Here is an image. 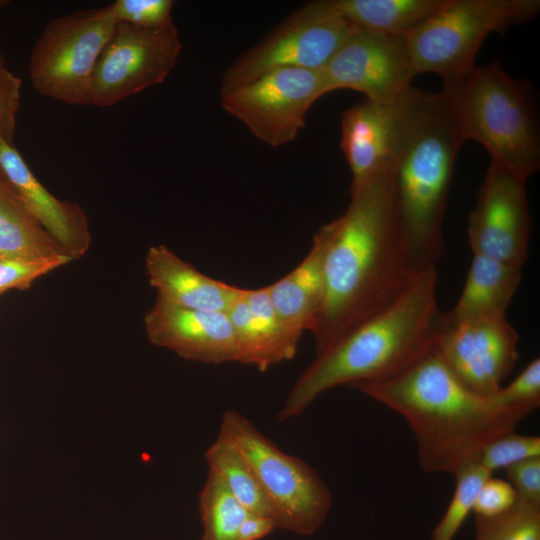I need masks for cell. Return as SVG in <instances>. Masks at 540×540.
I'll use <instances>...</instances> for the list:
<instances>
[{
  "mask_svg": "<svg viewBox=\"0 0 540 540\" xmlns=\"http://www.w3.org/2000/svg\"><path fill=\"white\" fill-rule=\"evenodd\" d=\"M349 192L348 208L331 221L323 301L310 330L316 354L388 306L415 276L404 263L392 159Z\"/></svg>",
  "mask_w": 540,
  "mask_h": 540,
  "instance_id": "6da1fadb",
  "label": "cell"
},
{
  "mask_svg": "<svg viewBox=\"0 0 540 540\" xmlns=\"http://www.w3.org/2000/svg\"><path fill=\"white\" fill-rule=\"evenodd\" d=\"M347 387L406 420L416 441L419 465L427 473L455 475L477 461L487 443L514 431L531 413L500 407L491 397L468 389L437 347L392 377Z\"/></svg>",
  "mask_w": 540,
  "mask_h": 540,
  "instance_id": "7a4b0ae2",
  "label": "cell"
},
{
  "mask_svg": "<svg viewBox=\"0 0 540 540\" xmlns=\"http://www.w3.org/2000/svg\"><path fill=\"white\" fill-rule=\"evenodd\" d=\"M450 103L411 86L395 103L390 157L404 263L411 275L436 266L443 218L462 146Z\"/></svg>",
  "mask_w": 540,
  "mask_h": 540,
  "instance_id": "3957f363",
  "label": "cell"
},
{
  "mask_svg": "<svg viewBox=\"0 0 540 540\" xmlns=\"http://www.w3.org/2000/svg\"><path fill=\"white\" fill-rule=\"evenodd\" d=\"M436 266L416 274L388 306L316 355L290 390L277 418L301 415L325 391L392 377L437 347L445 330Z\"/></svg>",
  "mask_w": 540,
  "mask_h": 540,
  "instance_id": "277c9868",
  "label": "cell"
},
{
  "mask_svg": "<svg viewBox=\"0 0 540 540\" xmlns=\"http://www.w3.org/2000/svg\"><path fill=\"white\" fill-rule=\"evenodd\" d=\"M459 138L479 143L491 162L527 181L540 167V133L528 84L494 61L464 80L443 85Z\"/></svg>",
  "mask_w": 540,
  "mask_h": 540,
  "instance_id": "5b68a950",
  "label": "cell"
},
{
  "mask_svg": "<svg viewBox=\"0 0 540 540\" xmlns=\"http://www.w3.org/2000/svg\"><path fill=\"white\" fill-rule=\"evenodd\" d=\"M539 11V0H443L406 35L416 74L435 73L443 85L459 83L476 68L491 33L528 22Z\"/></svg>",
  "mask_w": 540,
  "mask_h": 540,
  "instance_id": "8992f818",
  "label": "cell"
},
{
  "mask_svg": "<svg viewBox=\"0 0 540 540\" xmlns=\"http://www.w3.org/2000/svg\"><path fill=\"white\" fill-rule=\"evenodd\" d=\"M219 432L234 443L250 465L276 528L302 536L314 534L333 504L332 493L316 470L282 451L238 411L223 413Z\"/></svg>",
  "mask_w": 540,
  "mask_h": 540,
  "instance_id": "52a82bcc",
  "label": "cell"
},
{
  "mask_svg": "<svg viewBox=\"0 0 540 540\" xmlns=\"http://www.w3.org/2000/svg\"><path fill=\"white\" fill-rule=\"evenodd\" d=\"M116 24L109 4L50 20L29 57L37 93L65 104L89 105L92 75Z\"/></svg>",
  "mask_w": 540,
  "mask_h": 540,
  "instance_id": "ba28073f",
  "label": "cell"
},
{
  "mask_svg": "<svg viewBox=\"0 0 540 540\" xmlns=\"http://www.w3.org/2000/svg\"><path fill=\"white\" fill-rule=\"evenodd\" d=\"M351 29L332 0L307 3L243 52L225 70L220 93L279 69L321 70Z\"/></svg>",
  "mask_w": 540,
  "mask_h": 540,
  "instance_id": "9c48e42d",
  "label": "cell"
},
{
  "mask_svg": "<svg viewBox=\"0 0 540 540\" xmlns=\"http://www.w3.org/2000/svg\"><path fill=\"white\" fill-rule=\"evenodd\" d=\"M327 93L323 69L285 68L220 93V102L258 140L280 147L296 139L310 107Z\"/></svg>",
  "mask_w": 540,
  "mask_h": 540,
  "instance_id": "30bf717a",
  "label": "cell"
},
{
  "mask_svg": "<svg viewBox=\"0 0 540 540\" xmlns=\"http://www.w3.org/2000/svg\"><path fill=\"white\" fill-rule=\"evenodd\" d=\"M181 51L175 23L154 29L117 23L95 66L89 105L109 107L162 83Z\"/></svg>",
  "mask_w": 540,
  "mask_h": 540,
  "instance_id": "8fae6325",
  "label": "cell"
},
{
  "mask_svg": "<svg viewBox=\"0 0 540 540\" xmlns=\"http://www.w3.org/2000/svg\"><path fill=\"white\" fill-rule=\"evenodd\" d=\"M323 72L329 93L351 89L382 104L395 103L417 75L406 35L355 28Z\"/></svg>",
  "mask_w": 540,
  "mask_h": 540,
  "instance_id": "7c38bea8",
  "label": "cell"
},
{
  "mask_svg": "<svg viewBox=\"0 0 540 540\" xmlns=\"http://www.w3.org/2000/svg\"><path fill=\"white\" fill-rule=\"evenodd\" d=\"M525 183L490 163L468 219L473 254L523 267L532 227Z\"/></svg>",
  "mask_w": 540,
  "mask_h": 540,
  "instance_id": "4fadbf2b",
  "label": "cell"
},
{
  "mask_svg": "<svg viewBox=\"0 0 540 540\" xmlns=\"http://www.w3.org/2000/svg\"><path fill=\"white\" fill-rule=\"evenodd\" d=\"M445 327L437 344L444 362L471 391L494 395L518 359L517 331L506 317Z\"/></svg>",
  "mask_w": 540,
  "mask_h": 540,
  "instance_id": "5bb4252c",
  "label": "cell"
},
{
  "mask_svg": "<svg viewBox=\"0 0 540 540\" xmlns=\"http://www.w3.org/2000/svg\"><path fill=\"white\" fill-rule=\"evenodd\" d=\"M144 324L153 345L186 360L216 365L237 362V343L226 312L187 309L157 297Z\"/></svg>",
  "mask_w": 540,
  "mask_h": 540,
  "instance_id": "9a60e30c",
  "label": "cell"
},
{
  "mask_svg": "<svg viewBox=\"0 0 540 540\" xmlns=\"http://www.w3.org/2000/svg\"><path fill=\"white\" fill-rule=\"evenodd\" d=\"M0 168L32 214L71 259L84 256L92 236L82 207L52 195L34 176L14 144L0 142Z\"/></svg>",
  "mask_w": 540,
  "mask_h": 540,
  "instance_id": "2e32d148",
  "label": "cell"
},
{
  "mask_svg": "<svg viewBox=\"0 0 540 540\" xmlns=\"http://www.w3.org/2000/svg\"><path fill=\"white\" fill-rule=\"evenodd\" d=\"M233 327L237 362L265 371L295 357L298 344L283 328L268 285L244 289L226 312Z\"/></svg>",
  "mask_w": 540,
  "mask_h": 540,
  "instance_id": "e0dca14e",
  "label": "cell"
},
{
  "mask_svg": "<svg viewBox=\"0 0 540 540\" xmlns=\"http://www.w3.org/2000/svg\"><path fill=\"white\" fill-rule=\"evenodd\" d=\"M331 236V222L322 225L304 259L287 275L268 285L272 305L283 328L297 342L304 331L311 330L321 308L324 265Z\"/></svg>",
  "mask_w": 540,
  "mask_h": 540,
  "instance_id": "ac0fdd59",
  "label": "cell"
},
{
  "mask_svg": "<svg viewBox=\"0 0 540 540\" xmlns=\"http://www.w3.org/2000/svg\"><path fill=\"white\" fill-rule=\"evenodd\" d=\"M145 265L157 297L183 308L227 312L243 290L203 274L164 245L149 248Z\"/></svg>",
  "mask_w": 540,
  "mask_h": 540,
  "instance_id": "d6986e66",
  "label": "cell"
},
{
  "mask_svg": "<svg viewBox=\"0 0 540 540\" xmlns=\"http://www.w3.org/2000/svg\"><path fill=\"white\" fill-rule=\"evenodd\" d=\"M395 103L365 99L343 112L341 148L352 173L350 188L359 185L391 158Z\"/></svg>",
  "mask_w": 540,
  "mask_h": 540,
  "instance_id": "ffe728a7",
  "label": "cell"
},
{
  "mask_svg": "<svg viewBox=\"0 0 540 540\" xmlns=\"http://www.w3.org/2000/svg\"><path fill=\"white\" fill-rule=\"evenodd\" d=\"M522 278V267L473 254L461 295L448 313L446 326L506 317Z\"/></svg>",
  "mask_w": 540,
  "mask_h": 540,
  "instance_id": "44dd1931",
  "label": "cell"
},
{
  "mask_svg": "<svg viewBox=\"0 0 540 540\" xmlns=\"http://www.w3.org/2000/svg\"><path fill=\"white\" fill-rule=\"evenodd\" d=\"M59 255L69 256L43 228L12 185L0 178V258L33 259Z\"/></svg>",
  "mask_w": 540,
  "mask_h": 540,
  "instance_id": "7402d4cb",
  "label": "cell"
},
{
  "mask_svg": "<svg viewBox=\"0 0 540 540\" xmlns=\"http://www.w3.org/2000/svg\"><path fill=\"white\" fill-rule=\"evenodd\" d=\"M355 29L407 35L434 13L443 0H332Z\"/></svg>",
  "mask_w": 540,
  "mask_h": 540,
  "instance_id": "603a6c76",
  "label": "cell"
},
{
  "mask_svg": "<svg viewBox=\"0 0 540 540\" xmlns=\"http://www.w3.org/2000/svg\"><path fill=\"white\" fill-rule=\"evenodd\" d=\"M208 470L215 473L228 491L250 512L271 517L269 505L250 465L234 445L219 432L205 451Z\"/></svg>",
  "mask_w": 540,
  "mask_h": 540,
  "instance_id": "cb8c5ba5",
  "label": "cell"
},
{
  "mask_svg": "<svg viewBox=\"0 0 540 540\" xmlns=\"http://www.w3.org/2000/svg\"><path fill=\"white\" fill-rule=\"evenodd\" d=\"M198 500L203 527L201 540H237L239 528L250 512L209 470Z\"/></svg>",
  "mask_w": 540,
  "mask_h": 540,
  "instance_id": "d4e9b609",
  "label": "cell"
},
{
  "mask_svg": "<svg viewBox=\"0 0 540 540\" xmlns=\"http://www.w3.org/2000/svg\"><path fill=\"white\" fill-rule=\"evenodd\" d=\"M454 476L456 486L453 497L433 530L431 540H454L462 524L473 511L479 490L491 473L475 461L461 468Z\"/></svg>",
  "mask_w": 540,
  "mask_h": 540,
  "instance_id": "484cf974",
  "label": "cell"
},
{
  "mask_svg": "<svg viewBox=\"0 0 540 540\" xmlns=\"http://www.w3.org/2000/svg\"><path fill=\"white\" fill-rule=\"evenodd\" d=\"M475 522V540H540V505L520 499L496 516H476Z\"/></svg>",
  "mask_w": 540,
  "mask_h": 540,
  "instance_id": "4316f807",
  "label": "cell"
},
{
  "mask_svg": "<svg viewBox=\"0 0 540 540\" xmlns=\"http://www.w3.org/2000/svg\"><path fill=\"white\" fill-rule=\"evenodd\" d=\"M536 457H540V437L510 431L487 443L477 462L492 474L495 470Z\"/></svg>",
  "mask_w": 540,
  "mask_h": 540,
  "instance_id": "83f0119b",
  "label": "cell"
},
{
  "mask_svg": "<svg viewBox=\"0 0 540 540\" xmlns=\"http://www.w3.org/2000/svg\"><path fill=\"white\" fill-rule=\"evenodd\" d=\"M109 6L116 23L150 29L174 23L172 0H116Z\"/></svg>",
  "mask_w": 540,
  "mask_h": 540,
  "instance_id": "f1b7e54d",
  "label": "cell"
},
{
  "mask_svg": "<svg viewBox=\"0 0 540 540\" xmlns=\"http://www.w3.org/2000/svg\"><path fill=\"white\" fill-rule=\"evenodd\" d=\"M73 261L69 256L0 258V295L12 288L26 289L41 276Z\"/></svg>",
  "mask_w": 540,
  "mask_h": 540,
  "instance_id": "f546056e",
  "label": "cell"
},
{
  "mask_svg": "<svg viewBox=\"0 0 540 540\" xmlns=\"http://www.w3.org/2000/svg\"><path fill=\"white\" fill-rule=\"evenodd\" d=\"M491 399L500 407L507 409H526L532 412L540 405V359L534 358L506 386Z\"/></svg>",
  "mask_w": 540,
  "mask_h": 540,
  "instance_id": "4dcf8cb0",
  "label": "cell"
},
{
  "mask_svg": "<svg viewBox=\"0 0 540 540\" xmlns=\"http://www.w3.org/2000/svg\"><path fill=\"white\" fill-rule=\"evenodd\" d=\"M21 87L22 80L8 68L0 70V142L13 144Z\"/></svg>",
  "mask_w": 540,
  "mask_h": 540,
  "instance_id": "1f68e13d",
  "label": "cell"
},
{
  "mask_svg": "<svg viewBox=\"0 0 540 540\" xmlns=\"http://www.w3.org/2000/svg\"><path fill=\"white\" fill-rule=\"evenodd\" d=\"M517 499L508 481L490 476L479 490L473 511L479 517L496 516L511 508Z\"/></svg>",
  "mask_w": 540,
  "mask_h": 540,
  "instance_id": "d6a6232c",
  "label": "cell"
},
{
  "mask_svg": "<svg viewBox=\"0 0 540 540\" xmlns=\"http://www.w3.org/2000/svg\"><path fill=\"white\" fill-rule=\"evenodd\" d=\"M505 472L518 499L540 505V457L516 463L506 468Z\"/></svg>",
  "mask_w": 540,
  "mask_h": 540,
  "instance_id": "836d02e7",
  "label": "cell"
},
{
  "mask_svg": "<svg viewBox=\"0 0 540 540\" xmlns=\"http://www.w3.org/2000/svg\"><path fill=\"white\" fill-rule=\"evenodd\" d=\"M276 528L271 517L249 513L241 524L237 540H259Z\"/></svg>",
  "mask_w": 540,
  "mask_h": 540,
  "instance_id": "e575fe53",
  "label": "cell"
},
{
  "mask_svg": "<svg viewBox=\"0 0 540 540\" xmlns=\"http://www.w3.org/2000/svg\"><path fill=\"white\" fill-rule=\"evenodd\" d=\"M9 4V1H6V0H0V13L2 12V10ZM7 66H6V60L5 58L3 57V55L1 54L0 52V70H3V69H6Z\"/></svg>",
  "mask_w": 540,
  "mask_h": 540,
  "instance_id": "d590c367",
  "label": "cell"
},
{
  "mask_svg": "<svg viewBox=\"0 0 540 540\" xmlns=\"http://www.w3.org/2000/svg\"><path fill=\"white\" fill-rule=\"evenodd\" d=\"M0 178L5 179L1 168H0Z\"/></svg>",
  "mask_w": 540,
  "mask_h": 540,
  "instance_id": "8d00e7d4",
  "label": "cell"
}]
</instances>
